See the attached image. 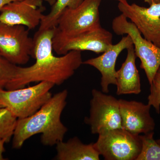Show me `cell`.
<instances>
[{"instance_id":"cell-1","label":"cell","mask_w":160,"mask_h":160,"mask_svg":"<svg viewBox=\"0 0 160 160\" xmlns=\"http://www.w3.org/2000/svg\"><path fill=\"white\" fill-rule=\"evenodd\" d=\"M55 28L37 31L34 35V64L28 67L18 66L16 72L6 90L23 88L32 82H50L62 85L71 78L83 64L82 52L71 51L57 57L53 53L52 39Z\"/></svg>"},{"instance_id":"cell-2","label":"cell","mask_w":160,"mask_h":160,"mask_svg":"<svg viewBox=\"0 0 160 160\" xmlns=\"http://www.w3.org/2000/svg\"><path fill=\"white\" fill-rule=\"evenodd\" d=\"M64 89L52 97L37 112L30 116L18 119L12 136V147L22 148L26 140L41 133L43 145L53 146L63 141L68 129L61 122L62 112L68 96Z\"/></svg>"},{"instance_id":"cell-3","label":"cell","mask_w":160,"mask_h":160,"mask_svg":"<svg viewBox=\"0 0 160 160\" xmlns=\"http://www.w3.org/2000/svg\"><path fill=\"white\" fill-rule=\"evenodd\" d=\"M55 86L48 82L14 90L0 88V105L8 109L18 119L30 116L52 97L50 90Z\"/></svg>"},{"instance_id":"cell-4","label":"cell","mask_w":160,"mask_h":160,"mask_svg":"<svg viewBox=\"0 0 160 160\" xmlns=\"http://www.w3.org/2000/svg\"><path fill=\"white\" fill-rule=\"evenodd\" d=\"M112 27L118 35L127 34L131 38L137 57L141 60L140 67L151 85L160 66V48L143 37L135 25L122 13L113 19Z\"/></svg>"},{"instance_id":"cell-5","label":"cell","mask_w":160,"mask_h":160,"mask_svg":"<svg viewBox=\"0 0 160 160\" xmlns=\"http://www.w3.org/2000/svg\"><path fill=\"white\" fill-rule=\"evenodd\" d=\"M112 35L102 26L78 34H63L56 27L52 39L53 51L63 55L71 51L103 53L112 45Z\"/></svg>"},{"instance_id":"cell-6","label":"cell","mask_w":160,"mask_h":160,"mask_svg":"<svg viewBox=\"0 0 160 160\" xmlns=\"http://www.w3.org/2000/svg\"><path fill=\"white\" fill-rule=\"evenodd\" d=\"M97 142L93 143L100 155L106 160H136L141 151L140 135L132 134L121 128L99 134Z\"/></svg>"},{"instance_id":"cell-7","label":"cell","mask_w":160,"mask_h":160,"mask_svg":"<svg viewBox=\"0 0 160 160\" xmlns=\"http://www.w3.org/2000/svg\"><path fill=\"white\" fill-rule=\"evenodd\" d=\"M34 48V40L26 27L0 22L1 56L15 65H25L33 57Z\"/></svg>"},{"instance_id":"cell-8","label":"cell","mask_w":160,"mask_h":160,"mask_svg":"<svg viewBox=\"0 0 160 160\" xmlns=\"http://www.w3.org/2000/svg\"><path fill=\"white\" fill-rule=\"evenodd\" d=\"M92 96L90 116L85 119L92 133L122 128L119 100L96 89L92 90Z\"/></svg>"},{"instance_id":"cell-9","label":"cell","mask_w":160,"mask_h":160,"mask_svg":"<svg viewBox=\"0 0 160 160\" xmlns=\"http://www.w3.org/2000/svg\"><path fill=\"white\" fill-rule=\"evenodd\" d=\"M102 0H84L75 8H66L56 28L63 34L71 35L101 26L99 6Z\"/></svg>"},{"instance_id":"cell-10","label":"cell","mask_w":160,"mask_h":160,"mask_svg":"<svg viewBox=\"0 0 160 160\" xmlns=\"http://www.w3.org/2000/svg\"><path fill=\"white\" fill-rule=\"evenodd\" d=\"M118 8L122 14L131 20L143 37L160 48V2L149 7L128 2H119Z\"/></svg>"},{"instance_id":"cell-11","label":"cell","mask_w":160,"mask_h":160,"mask_svg":"<svg viewBox=\"0 0 160 160\" xmlns=\"http://www.w3.org/2000/svg\"><path fill=\"white\" fill-rule=\"evenodd\" d=\"M43 0H17L0 10V22L8 25H22L29 30L39 26L45 9Z\"/></svg>"},{"instance_id":"cell-12","label":"cell","mask_w":160,"mask_h":160,"mask_svg":"<svg viewBox=\"0 0 160 160\" xmlns=\"http://www.w3.org/2000/svg\"><path fill=\"white\" fill-rule=\"evenodd\" d=\"M123 129L132 134L153 132L155 123L150 113L151 106L141 102L119 100Z\"/></svg>"},{"instance_id":"cell-13","label":"cell","mask_w":160,"mask_h":160,"mask_svg":"<svg viewBox=\"0 0 160 160\" xmlns=\"http://www.w3.org/2000/svg\"><path fill=\"white\" fill-rule=\"evenodd\" d=\"M133 45L129 35L123 37L118 43L112 45L102 54L96 58L89 59L83 64L89 65L97 69L102 75L101 85L104 93L109 92L110 85H116V63L118 57L125 49Z\"/></svg>"},{"instance_id":"cell-14","label":"cell","mask_w":160,"mask_h":160,"mask_svg":"<svg viewBox=\"0 0 160 160\" xmlns=\"http://www.w3.org/2000/svg\"><path fill=\"white\" fill-rule=\"evenodd\" d=\"M126 59L120 69L117 71L116 93L118 95L124 94H138L141 92V80L138 71L133 45L127 48Z\"/></svg>"},{"instance_id":"cell-15","label":"cell","mask_w":160,"mask_h":160,"mask_svg":"<svg viewBox=\"0 0 160 160\" xmlns=\"http://www.w3.org/2000/svg\"><path fill=\"white\" fill-rule=\"evenodd\" d=\"M57 160H99V153L95 148L93 143L84 144L77 137L67 142L63 141L56 144Z\"/></svg>"},{"instance_id":"cell-16","label":"cell","mask_w":160,"mask_h":160,"mask_svg":"<svg viewBox=\"0 0 160 160\" xmlns=\"http://www.w3.org/2000/svg\"><path fill=\"white\" fill-rule=\"evenodd\" d=\"M84 0H56L52 6L49 13L44 15L38 31L53 29L57 26L58 21L63 11L66 8H75L79 6Z\"/></svg>"},{"instance_id":"cell-17","label":"cell","mask_w":160,"mask_h":160,"mask_svg":"<svg viewBox=\"0 0 160 160\" xmlns=\"http://www.w3.org/2000/svg\"><path fill=\"white\" fill-rule=\"evenodd\" d=\"M154 132L140 135L142 147L136 160H160V145L153 138Z\"/></svg>"},{"instance_id":"cell-18","label":"cell","mask_w":160,"mask_h":160,"mask_svg":"<svg viewBox=\"0 0 160 160\" xmlns=\"http://www.w3.org/2000/svg\"><path fill=\"white\" fill-rule=\"evenodd\" d=\"M18 118L8 109L0 108V138L8 143L13 136Z\"/></svg>"},{"instance_id":"cell-19","label":"cell","mask_w":160,"mask_h":160,"mask_svg":"<svg viewBox=\"0 0 160 160\" xmlns=\"http://www.w3.org/2000/svg\"><path fill=\"white\" fill-rule=\"evenodd\" d=\"M18 66L0 56V88L4 89L14 78Z\"/></svg>"},{"instance_id":"cell-20","label":"cell","mask_w":160,"mask_h":160,"mask_svg":"<svg viewBox=\"0 0 160 160\" xmlns=\"http://www.w3.org/2000/svg\"><path fill=\"white\" fill-rule=\"evenodd\" d=\"M148 104L152 106L157 113L160 112V66L155 74L150 85V94L148 98Z\"/></svg>"},{"instance_id":"cell-21","label":"cell","mask_w":160,"mask_h":160,"mask_svg":"<svg viewBox=\"0 0 160 160\" xmlns=\"http://www.w3.org/2000/svg\"><path fill=\"white\" fill-rule=\"evenodd\" d=\"M6 143V142L2 139L0 138V160H4L6 159L3 157V152L5 151L4 144Z\"/></svg>"},{"instance_id":"cell-22","label":"cell","mask_w":160,"mask_h":160,"mask_svg":"<svg viewBox=\"0 0 160 160\" xmlns=\"http://www.w3.org/2000/svg\"><path fill=\"white\" fill-rule=\"evenodd\" d=\"M15 1H17V0H0V10L3 7L7 4Z\"/></svg>"},{"instance_id":"cell-23","label":"cell","mask_w":160,"mask_h":160,"mask_svg":"<svg viewBox=\"0 0 160 160\" xmlns=\"http://www.w3.org/2000/svg\"><path fill=\"white\" fill-rule=\"evenodd\" d=\"M145 2L148 3L149 5L152 3L160 2V0H143Z\"/></svg>"},{"instance_id":"cell-24","label":"cell","mask_w":160,"mask_h":160,"mask_svg":"<svg viewBox=\"0 0 160 160\" xmlns=\"http://www.w3.org/2000/svg\"><path fill=\"white\" fill-rule=\"evenodd\" d=\"M44 1L48 3L50 6H52L55 2L56 0H44Z\"/></svg>"},{"instance_id":"cell-25","label":"cell","mask_w":160,"mask_h":160,"mask_svg":"<svg viewBox=\"0 0 160 160\" xmlns=\"http://www.w3.org/2000/svg\"><path fill=\"white\" fill-rule=\"evenodd\" d=\"M118 1L119 2H127V0H116Z\"/></svg>"},{"instance_id":"cell-26","label":"cell","mask_w":160,"mask_h":160,"mask_svg":"<svg viewBox=\"0 0 160 160\" xmlns=\"http://www.w3.org/2000/svg\"><path fill=\"white\" fill-rule=\"evenodd\" d=\"M156 141L160 145V139H159L156 140Z\"/></svg>"},{"instance_id":"cell-27","label":"cell","mask_w":160,"mask_h":160,"mask_svg":"<svg viewBox=\"0 0 160 160\" xmlns=\"http://www.w3.org/2000/svg\"><path fill=\"white\" fill-rule=\"evenodd\" d=\"M1 107H3L2 106V105H0V108H1Z\"/></svg>"}]
</instances>
